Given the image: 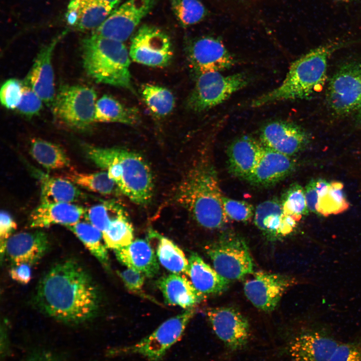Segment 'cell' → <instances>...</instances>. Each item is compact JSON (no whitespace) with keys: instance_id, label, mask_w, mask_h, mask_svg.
<instances>
[{"instance_id":"cell-1","label":"cell","mask_w":361,"mask_h":361,"mask_svg":"<svg viewBox=\"0 0 361 361\" xmlns=\"http://www.w3.org/2000/svg\"><path fill=\"white\" fill-rule=\"evenodd\" d=\"M35 298L45 314L71 324L92 319L100 303L99 290L91 275L72 259L52 266L40 281Z\"/></svg>"},{"instance_id":"cell-2","label":"cell","mask_w":361,"mask_h":361,"mask_svg":"<svg viewBox=\"0 0 361 361\" xmlns=\"http://www.w3.org/2000/svg\"><path fill=\"white\" fill-rule=\"evenodd\" d=\"M222 198L216 169L206 159L199 160L189 170L175 196L197 223L208 229H220L228 222Z\"/></svg>"},{"instance_id":"cell-3","label":"cell","mask_w":361,"mask_h":361,"mask_svg":"<svg viewBox=\"0 0 361 361\" xmlns=\"http://www.w3.org/2000/svg\"><path fill=\"white\" fill-rule=\"evenodd\" d=\"M82 149L90 160L107 172L122 194L137 205L149 203L153 192V175L140 154L124 149L88 144H83Z\"/></svg>"},{"instance_id":"cell-4","label":"cell","mask_w":361,"mask_h":361,"mask_svg":"<svg viewBox=\"0 0 361 361\" xmlns=\"http://www.w3.org/2000/svg\"><path fill=\"white\" fill-rule=\"evenodd\" d=\"M343 44L328 43L304 54L292 63L279 86L254 99L251 106L259 107L278 101L305 99L319 92L326 79L330 56Z\"/></svg>"},{"instance_id":"cell-5","label":"cell","mask_w":361,"mask_h":361,"mask_svg":"<svg viewBox=\"0 0 361 361\" xmlns=\"http://www.w3.org/2000/svg\"><path fill=\"white\" fill-rule=\"evenodd\" d=\"M82 60L96 82L133 90L129 53L123 42L93 33L83 41Z\"/></svg>"},{"instance_id":"cell-6","label":"cell","mask_w":361,"mask_h":361,"mask_svg":"<svg viewBox=\"0 0 361 361\" xmlns=\"http://www.w3.org/2000/svg\"><path fill=\"white\" fill-rule=\"evenodd\" d=\"M196 313L189 308L162 322L151 333L135 343L113 349L111 354L139 355L148 361H160L167 350L183 336Z\"/></svg>"},{"instance_id":"cell-7","label":"cell","mask_w":361,"mask_h":361,"mask_svg":"<svg viewBox=\"0 0 361 361\" xmlns=\"http://www.w3.org/2000/svg\"><path fill=\"white\" fill-rule=\"evenodd\" d=\"M215 270L228 281L253 272V261L244 239L232 233L222 235L205 247Z\"/></svg>"},{"instance_id":"cell-8","label":"cell","mask_w":361,"mask_h":361,"mask_svg":"<svg viewBox=\"0 0 361 361\" xmlns=\"http://www.w3.org/2000/svg\"><path fill=\"white\" fill-rule=\"evenodd\" d=\"M96 98V92L91 87L64 86L52 104L53 113L58 119L71 128L87 129L95 122Z\"/></svg>"},{"instance_id":"cell-9","label":"cell","mask_w":361,"mask_h":361,"mask_svg":"<svg viewBox=\"0 0 361 361\" xmlns=\"http://www.w3.org/2000/svg\"><path fill=\"white\" fill-rule=\"evenodd\" d=\"M249 82V77L244 73L225 76L220 72H210L199 74L189 97V108L197 112L213 108L245 87Z\"/></svg>"},{"instance_id":"cell-10","label":"cell","mask_w":361,"mask_h":361,"mask_svg":"<svg viewBox=\"0 0 361 361\" xmlns=\"http://www.w3.org/2000/svg\"><path fill=\"white\" fill-rule=\"evenodd\" d=\"M326 101L337 116L355 114L361 108V62L342 65L330 79Z\"/></svg>"},{"instance_id":"cell-11","label":"cell","mask_w":361,"mask_h":361,"mask_svg":"<svg viewBox=\"0 0 361 361\" xmlns=\"http://www.w3.org/2000/svg\"><path fill=\"white\" fill-rule=\"evenodd\" d=\"M129 53L133 61L154 67L167 66L173 55L168 36L160 29L146 25L133 37Z\"/></svg>"},{"instance_id":"cell-12","label":"cell","mask_w":361,"mask_h":361,"mask_svg":"<svg viewBox=\"0 0 361 361\" xmlns=\"http://www.w3.org/2000/svg\"><path fill=\"white\" fill-rule=\"evenodd\" d=\"M154 0H127L112 11L93 34L123 42L152 8Z\"/></svg>"},{"instance_id":"cell-13","label":"cell","mask_w":361,"mask_h":361,"mask_svg":"<svg viewBox=\"0 0 361 361\" xmlns=\"http://www.w3.org/2000/svg\"><path fill=\"white\" fill-rule=\"evenodd\" d=\"M294 280L289 276L265 271H258L244 285L248 299L258 309L265 312L273 311L285 292Z\"/></svg>"},{"instance_id":"cell-14","label":"cell","mask_w":361,"mask_h":361,"mask_svg":"<svg viewBox=\"0 0 361 361\" xmlns=\"http://www.w3.org/2000/svg\"><path fill=\"white\" fill-rule=\"evenodd\" d=\"M207 316L217 337L229 348L237 350L248 342L249 324L238 310L229 307L209 308Z\"/></svg>"},{"instance_id":"cell-15","label":"cell","mask_w":361,"mask_h":361,"mask_svg":"<svg viewBox=\"0 0 361 361\" xmlns=\"http://www.w3.org/2000/svg\"><path fill=\"white\" fill-rule=\"evenodd\" d=\"M339 343L329 332L317 327L295 336L288 352L293 361H328Z\"/></svg>"},{"instance_id":"cell-16","label":"cell","mask_w":361,"mask_h":361,"mask_svg":"<svg viewBox=\"0 0 361 361\" xmlns=\"http://www.w3.org/2000/svg\"><path fill=\"white\" fill-rule=\"evenodd\" d=\"M189 57L198 75L220 72L232 67L235 63L234 57L223 43L212 37H202L194 41L189 47Z\"/></svg>"},{"instance_id":"cell-17","label":"cell","mask_w":361,"mask_h":361,"mask_svg":"<svg viewBox=\"0 0 361 361\" xmlns=\"http://www.w3.org/2000/svg\"><path fill=\"white\" fill-rule=\"evenodd\" d=\"M260 139L264 146L288 156L300 151L308 140L306 133L300 126L283 121L265 125L261 130Z\"/></svg>"},{"instance_id":"cell-18","label":"cell","mask_w":361,"mask_h":361,"mask_svg":"<svg viewBox=\"0 0 361 361\" xmlns=\"http://www.w3.org/2000/svg\"><path fill=\"white\" fill-rule=\"evenodd\" d=\"M254 223L270 240H275L291 233L299 221L283 213L281 201L272 199L259 204L255 210Z\"/></svg>"},{"instance_id":"cell-19","label":"cell","mask_w":361,"mask_h":361,"mask_svg":"<svg viewBox=\"0 0 361 361\" xmlns=\"http://www.w3.org/2000/svg\"><path fill=\"white\" fill-rule=\"evenodd\" d=\"M49 243L43 231L23 232L13 234L6 244V252L13 265L37 263L47 252Z\"/></svg>"},{"instance_id":"cell-20","label":"cell","mask_w":361,"mask_h":361,"mask_svg":"<svg viewBox=\"0 0 361 361\" xmlns=\"http://www.w3.org/2000/svg\"><path fill=\"white\" fill-rule=\"evenodd\" d=\"M57 40L53 41L41 50L25 81V84L49 106L53 104L55 98L52 59Z\"/></svg>"},{"instance_id":"cell-21","label":"cell","mask_w":361,"mask_h":361,"mask_svg":"<svg viewBox=\"0 0 361 361\" xmlns=\"http://www.w3.org/2000/svg\"><path fill=\"white\" fill-rule=\"evenodd\" d=\"M264 147L260 141L250 136L234 140L227 151L230 171L235 176L247 180L256 168Z\"/></svg>"},{"instance_id":"cell-22","label":"cell","mask_w":361,"mask_h":361,"mask_svg":"<svg viewBox=\"0 0 361 361\" xmlns=\"http://www.w3.org/2000/svg\"><path fill=\"white\" fill-rule=\"evenodd\" d=\"M264 146L260 161L247 181L256 186L267 187L288 176L293 171L295 164L290 156Z\"/></svg>"},{"instance_id":"cell-23","label":"cell","mask_w":361,"mask_h":361,"mask_svg":"<svg viewBox=\"0 0 361 361\" xmlns=\"http://www.w3.org/2000/svg\"><path fill=\"white\" fill-rule=\"evenodd\" d=\"M85 212V208L72 203H41L31 212L29 226L40 228L62 225L66 227L79 222Z\"/></svg>"},{"instance_id":"cell-24","label":"cell","mask_w":361,"mask_h":361,"mask_svg":"<svg viewBox=\"0 0 361 361\" xmlns=\"http://www.w3.org/2000/svg\"><path fill=\"white\" fill-rule=\"evenodd\" d=\"M102 0H71L66 18L68 24L80 31L96 30L112 12Z\"/></svg>"},{"instance_id":"cell-25","label":"cell","mask_w":361,"mask_h":361,"mask_svg":"<svg viewBox=\"0 0 361 361\" xmlns=\"http://www.w3.org/2000/svg\"><path fill=\"white\" fill-rule=\"evenodd\" d=\"M114 251L117 259L128 268L140 272L147 277H153L158 273L159 267L155 253L146 240L136 239Z\"/></svg>"},{"instance_id":"cell-26","label":"cell","mask_w":361,"mask_h":361,"mask_svg":"<svg viewBox=\"0 0 361 361\" xmlns=\"http://www.w3.org/2000/svg\"><path fill=\"white\" fill-rule=\"evenodd\" d=\"M157 286L167 304L184 308H193L205 296L196 289L191 281L179 274L162 276L158 280Z\"/></svg>"},{"instance_id":"cell-27","label":"cell","mask_w":361,"mask_h":361,"mask_svg":"<svg viewBox=\"0 0 361 361\" xmlns=\"http://www.w3.org/2000/svg\"><path fill=\"white\" fill-rule=\"evenodd\" d=\"M187 274L196 289L204 296L217 294L224 291L229 281L221 276L195 252L189 258Z\"/></svg>"},{"instance_id":"cell-28","label":"cell","mask_w":361,"mask_h":361,"mask_svg":"<svg viewBox=\"0 0 361 361\" xmlns=\"http://www.w3.org/2000/svg\"><path fill=\"white\" fill-rule=\"evenodd\" d=\"M35 173L40 184L41 203H73L84 198L75 184L65 178L52 176L40 171Z\"/></svg>"},{"instance_id":"cell-29","label":"cell","mask_w":361,"mask_h":361,"mask_svg":"<svg viewBox=\"0 0 361 361\" xmlns=\"http://www.w3.org/2000/svg\"><path fill=\"white\" fill-rule=\"evenodd\" d=\"M138 118L136 109L126 107L111 96L104 95L96 101L95 122L134 124Z\"/></svg>"},{"instance_id":"cell-30","label":"cell","mask_w":361,"mask_h":361,"mask_svg":"<svg viewBox=\"0 0 361 361\" xmlns=\"http://www.w3.org/2000/svg\"><path fill=\"white\" fill-rule=\"evenodd\" d=\"M30 153L43 167L48 170L68 167L70 160L60 145L39 138L31 140Z\"/></svg>"},{"instance_id":"cell-31","label":"cell","mask_w":361,"mask_h":361,"mask_svg":"<svg viewBox=\"0 0 361 361\" xmlns=\"http://www.w3.org/2000/svg\"><path fill=\"white\" fill-rule=\"evenodd\" d=\"M66 228L76 235L89 252L104 267H108V248L100 230L87 221H79Z\"/></svg>"},{"instance_id":"cell-32","label":"cell","mask_w":361,"mask_h":361,"mask_svg":"<svg viewBox=\"0 0 361 361\" xmlns=\"http://www.w3.org/2000/svg\"><path fill=\"white\" fill-rule=\"evenodd\" d=\"M149 236L157 239L156 255L161 265L170 272L187 274L189 261L183 251L171 240L151 230Z\"/></svg>"},{"instance_id":"cell-33","label":"cell","mask_w":361,"mask_h":361,"mask_svg":"<svg viewBox=\"0 0 361 361\" xmlns=\"http://www.w3.org/2000/svg\"><path fill=\"white\" fill-rule=\"evenodd\" d=\"M65 178L81 187L103 195L122 194L106 171L92 173L73 171L67 173Z\"/></svg>"},{"instance_id":"cell-34","label":"cell","mask_w":361,"mask_h":361,"mask_svg":"<svg viewBox=\"0 0 361 361\" xmlns=\"http://www.w3.org/2000/svg\"><path fill=\"white\" fill-rule=\"evenodd\" d=\"M102 235L107 247L113 250L131 243L133 228L126 211L113 219Z\"/></svg>"},{"instance_id":"cell-35","label":"cell","mask_w":361,"mask_h":361,"mask_svg":"<svg viewBox=\"0 0 361 361\" xmlns=\"http://www.w3.org/2000/svg\"><path fill=\"white\" fill-rule=\"evenodd\" d=\"M141 94L149 110L157 117L168 115L174 108V96L171 92L165 87L146 84L142 87Z\"/></svg>"},{"instance_id":"cell-36","label":"cell","mask_w":361,"mask_h":361,"mask_svg":"<svg viewBox=\"0 0 361 361\" xmlns=\"http://www.w3.org/2000/svg\"><path fill=\"white\" fill-rule=\"evenodd\" d=\"M125 211L117 201L107 200L85 209L84 217L88 222L102 233L113 219Z\"/></svg>"},{"instance_id":"cell-37","label":"cell","mask_w":361,"mask_h":361,"mask_svg":"<svg viewBox=\"0 0 361 361\" xmlns=\"http://www.w3.org/2000/svg\"><path fill=\"white\" fill-rule=\"evenodd\" d=\"M173 13L180 24L190 26L202 21L207 10L200 0H169Z\"/></svg>"},{"instance_id":"cell-38","label":"cell","mask_w":361,"mask_h":361,"mask_svg":"<svg viewBox=\"0 0 361 361\" xmlns=\"http://www.w3.org/2000/svg\"><path fill=\"white\" fill-rule=\"evenodd\" d=\"M348 207L343 184L339 182H332L327 194L318 200L317 213L327 216L342 213Z\"/></svg>"},{"instance_id":"cell-39","label":"cell","mask_w":361,"mask_h":361,"mask_svg":"<svg viewBox=\"0 0 361 361\" xmlns=\"http://www.w3.org/2000/svg\"><path fill=\"white\" fill-rule=\"evenodd\" d=\"M283 213L299 221L309 212L304 190L299 184L290 186L284 193L281 201Z\"/></svg>"},{"instance_id":"cell-40","label":"cell","mask_w":361,"mask_h":361,"mask_svg":"<svg viewBox=\"0 0 361 361\" xmlns=\"http://www.w3.org/2000/svg\"><path fill=\"white\" fill-rule=\"evenodd\" d=\"M223 206L228 218L240 222L250 220L254 216L255 209L250 203L223 196Z\"/></svg>"},{"instance_id":"cell-41","label":"cell","mask_w":361,"mask_h":361,"mask_svg":"<svg viewBox=\"0 0 361 361\" xmlns=\"http://www.w3.org/2000/svg\"><path fill=\"white\" fill-rule=\"evenodd\" d=\"M24 86L23 83L16 79L6 81L0 91L2 104L9 109H17L22 98Z\"/></svg>"},{"instance_id":"cell-42","label":"cell","mask_w":361,"mask_h":361,"mask_svg":"<svg viewBox=\"0 0 361 361\" xmlns=\"http://www.w3.org/2000/svg\"><path fill=\"white\" fill-rule=\"evenodd\" d=\"M43 100L28 85L24 86L21 101L17 109L21 114L31 117L37 115L42 108Z\"/></svg>"},{"instance_id":"cell-43","label":"cell","mask_w":361,"mask_h":361,"mask_svg":"<svg viewBox=\"0 0 361 361\" xmlns=\"http://www.w3.org/2000/svg\"><path fill=\"white\" fill-rule=\"evenodd\" d=\"M328 361H361V342H340Z\"/></svg>"},{"instance_id":"cell-44","label":"cell","mask_w":361,"mask_h":361,"mask_svg":"<svg viewBox=\"0 0 361 361\" xmlns=\"http://www.w3.org/2000/svg\"><path fill=\"white\" fill-rule=\"evenodd\" d=\"M17 225L12 216L7 211L2 210L0 217V253L1 258L6 252L8 239L17 229Z\"/></svg>"},{"instance_id":"cell-45","label":"cell","mask_w":361,"mask_h":361,"mask_svg":"<svg viewBox=\"0 0 361 361\" xmlns=\"http://www.w3.org/2000/svg\"><path fill=\"white\" fill-rule=\"evenodd\" d=\"M118 273L129 290L139 292L142 289L145 276L140 272L128 268Z\"/></svg>"},{"instance_id":"cell-46","label":"cell","mask_w":361,"mask_h":361,"mask_svg":"<svg viewBox=\"0 0 361 361\" xmlns=\"http://www.w3.org/2000/svg\"><path fill=\"white\" fill-rule=\"evenodd\" d=\"M31 266L27 264L12 265L9 273L13 280L22 284H28L32 278Z\"/></svg>"},{"instance_id":"cell-47","label":"cell","mask_w":361,"mask_h":361,"mask_svg":"<svg viewBox=\"0 0 361 361\" xmlns=\"http://www.w3.org/2000/svg\"><path fill=\"white\" fill-rule=\"evenodd\" d=\"M316 180L310 181L304 190L305 197L308 211L317 213L318 195L316 189Z\"/></svg>"},{"instance_id":"cell-48","label":"cell","mask_w":361,"mask_h":361,"mask_svg":"<svg viewBox=\"0 0 361 361\" xmlns=\"http://www.w3.org/2000/svg\"><path fill=\"white\" fill-rule=\"evenodd\" d=\"M27 361H59L52 353L39 351L32 353Z\"/></svg>"},{"instance_id":"cell-49","label":"cell","mask_w":361,"mask_h":361,"mask_svg":"<svg viewBox=\"0 0 361 361\" xmlns=\"http://www.w3.org/2000/svg\"><path fill=\"white\" fill-rule=\"evenodd\" d=\"M330 183L323 179H316V189L319 199L325 196L329 191Z\"/></svg>"},{"instance_id":"cell-50","label":"cell","mask_w":361,"mask_h":361,"mask_svg":"<svg viewBox=\"0 0 361 361\" xmlns=\"http://www.w3.org/2000/svg\"><path fill=\"white\" fill-rule=\"evenodd\" d=\"M109 5L112 8H114L119 3L120 0H102Z\"/></svg>"},{"instance_id":"cell-51","label":"cell","mask_w":361,"mask_h":361,"mask_svg":"<svg viewBox=\"0 0 361 361\" xmlns=\"http://www.w3.org/2000/svg\"><path fill=\"white\" fill-rule=\"evenodd\" d=\"M354 115L357 123L361 125V108L354 114Z\"/></svg>"},{"instance_id":"cell-52","label":"cell","mask_w":361,"mask_h":361,"mask_svg":"<svg viewBox=\"0 0 361 361\" xmlns=\"http://www.w3.org/2000/svg\"><path fill=\"white\" fill-rule=\"evenodd\" d=\"M340 1H351V0H340Z\"/></svg>"}]
</instances>
